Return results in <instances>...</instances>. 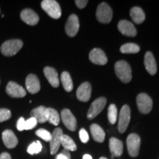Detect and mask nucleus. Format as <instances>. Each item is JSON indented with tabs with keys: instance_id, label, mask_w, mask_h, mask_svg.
<instances>
[{
	"instance_id": "obj_36",
	"label": "nucleus",
	"mask_w": 159,
	"mask_h": 159,
	"mask_svg": "<svg viewBox=\"0 0 159 159\" xmlns=\"http://www.w3.org/2000/svg\"><path fill=\"white\" fill-rule=\"evenodd\" d=\"M88 2L89 1H87V0H76L75 1V4H76V5L80 9L84 8L85 6L87 5Z\"/></svg>"
},
{
	"instance_id": "obj_34",
	"label": "nucleus",
	"mask_w": 159,
	"mask_h": 159,
	"mask_svg": "<svg viewBox=\"0 0 159 159\" xmlns=\"http://www.w3.org/2000/svg\"><path fill=\"white\" fill-rule=\"evenodd\" d=\"M79 136L80 139V141L83 143H87L89 140V136L87 131L85 130L84 128H82L80 130L79 132Z\"/></svg>"
},
{
	"instance_id": "obj_39",
	"label": "nucleus",
	"mask_w": 159,
	"mask_h": 159,
	"mask_svg": "<svg viewBox=\"0 0 159 159\" xmlns=\"http://www.w3.org/2000/svg\"><path fill=\"white\" fill-rule=\"evenodd\" d=\"M99 159H108V158H105V157H101Z\"/></svg>"
},
{
	"instance_id": "obj_10",
	"label": "nucleus",
	"mask_w": 159,
	"mask_h": 159,
	"mask_svg": "<svg viewBox=\"0 0 159 159\" xmlns=\"http://www.w3.org/2000/svg\"><path fill=\"white\" fill-rule=\"evenodd\" d=\"M62 122L66 128L71 131H75L77 129V119L69 109H63L61 114Z\"/></svg>"
},
{
	"instance_id": "obj_26",
	"label": "nucleus",
	"mask_w": 159,
	"mask_h": 159,
	"mask_svg": "<svg viewBox=\"0 0 159 159\" xmlns=\"http://www.w3.org/2000/svg\"><path fill=\"white\" fill-rule=\"evenodd\" d=\"M61 81L62 83L63 89H65V91H66L67 92H70V91H72L73 82L69 72L63 71L62 74H61Z\"/></svg>"
},
{
	"instance_id": "obj_37",
	"label": "nucleus",
	"mask_w": 159,
	"mask_h": 159,
	"mask_svg": "<svg viewBox=\"0 0 159 159\" xmlns=\"http://www.w3.org/2000/svg\"><path fill=\"white\" fill-rule=\"evenodd\" d=\"M0 159H11V156L7 152H2L0 155Z\"/></svg>"
},
{
	"instance_id": "obj_30",
	"label": "nucleus",
	"mask_w": 159,
	"mask_h": 159,
	"mask_svg": "<svg viewBox=\"0 0 159 159\" xmlns=\"http://www.w3.org/2000/svg\"><path fill=\"white\" fill-rule=\"evenodd\" d=\"M117 116H118V112H117V108L114 104L109 105L108 109V119L111 124L114 125L117 121Z\"/></svg>"
},
{
	"instance_id": "obj_14",
	"label": "nucleus",
	"mask_w": 159,
	"mask_h": 159,
	"mask_svg": "<svg viewBox=\"0 0 159 159\" xmlns=\"http://www.w3.org/2000/svg\"><path fill=\"white\" fill-rule=\"evenodd\" d=\"M77 98L81 102H86L90 99L91 95V85L89 82L83 83L77 90Z\"/></svg>"
},
{
	"instance_id": "obj_13",
	"label": "nucleus",
	"mask_w": 159,
	"mask_h": 159,
	"mask_svg": "<svg viewBox=\"0 0 159 159\" xmlns=\"http://www.w3.org/2000/svg\"><path fill=\"white\" fill-rule=\"evenodd\" d=\"M89 60L97 65H105L108 63V57L101 49L95 48L89 53Z\"/></svg>"
},
{
	"instance_id": "obj_22",
	"label": "nucleus",
	"mask_w": 159,
	"mask_h": 159,
	"mask_svg": "<svg viewBox=\"0 0 159 159\" xmlns=\"http://www.w3.org/2000/svg\"><path fill=\"white\" fill-rule=\"evenodd\" d=\"M37 123V120L33 117H30L27 120H25L24 117H20L17 122L16 128L19 131L31 130L36 126Z\"/></svg>"
},
{
	"instance_id": "obj_11",
	"label": "nucleus",
	"mask_w": 159,
	"mask_h": 159,
	"mask_svg": "<svg viewBox=\"0 0 159 159\" xmlns=\"http://www.w3.org/2000/svg\"><path fill=\"white\" fill-rule=\"evenodd\" d=\"M63 136V130L61 128H55L52 134V139L50 142V152L52 155H55L58 151L61 145V140Z\"/></svg>"
},
{
	"instance_id": "obj_35",
	"label": "nucleus",
	"mask_w": 159,
	"mask_h": 159,
	"mask_svg": "<svg viewBox=\"0 0 159 159\" xmlns=\"http://www.w3.org/2000/svg\"><path fill=\"white\" fill-rule=\"evenodd\" d=\"M55 159H71V155L69 151L63 150L61 153L56 156Z\"/></svg>"
},
{
	"instance_id": "obj_3",
	"label": "nucleus",
	"mask_w": 159,
	"mask_h": 159,
	"mask_svg": "<svg viewBox=\"0 0 159 159\" xmlns=\"http://www.w3.org/2000/svg\"><path fill=\"white\" fill-rule=\"evenodd\" d=\"M41 6L42 9L52 19H57L61 16V6L55 0H43Z\"/></svg>"
},
{
	"instance_id": "obj_2",
	"label": "nucleus",
	"mask_w": 159,
	"mask_h": 159,
	"mask_svg": "<svg viewBox=\"0 0 159 159\" xmlns=\"http://www.w3.org/2000/svg\"><path fill=\"white\" fill-rule=\"evenodd\" d=\"M23 42L19 39L6 41L1 46V52L5 56H13L22 48Z\"/></svg>"
},
{
	"instance_id": "obj_38",
	"label": "nucleus",
	"mask_w": 159,
	"mask_h": 159,
	"mask_svg": "<svg viewBox=\"0 0 159 159\" xmlns=\"http://www.w3.org/2000/svg\"><path fill=\"white\" fill-rule=\"evenodd\" d=\"M83 159H92V157H91L90 155L89 154H85L83 156Z\"/></svg>"
},
{
	"instance_id": "obj_20",
	"label": "nucleus",
	"mask_w": 159,
	"mask_h": 159,
	"mask_svg": "<svg viewBox=\"0 0 159 159\" xmlns=\"http://www.w3.org/2000/svg\"><path fill=\"white\" fill-rule=\"evenodd\" d=\"M145 68L151 75H155L157 72V64L154 55L151 52H147L144 55V61Z\"/></svg>"
},
{
	"instance_id": "obj_21",
	"label": "nucleus",
	"mask_w": 159,
	"mask_h": 159,
	"mask_svg": "<svg viewBox=\"0 0 159 159\" xmlns=\"http://www.w3.org/2000/svg\"><path fill=\"white\" fill-rule=\"evenodd\" d=\"M43 73H44L46 78L47 79V80L49 81L52 86L54 87V88H57L59 86L60 81L58 75L54 68L49 66L45 67L43 69Z\"/></svg>"
},
{
	"instance_id": "obj_6",
	"label": "nucleus",
	"mask_w": 159,
	"mask_h": 159,
	"mask_svg": "<svg viewBox=\"0 0 159 159\" xmlns=\"http://www.w3.org/2000/svg\"><path fill=\"white\" fill-rule=\"evenodd\" d=\"M141 139L139 135L131 134L127 138V147L130 156L135 158L139 156L140 150Z\"/></svg>"
},
{
	"instance_id": "obj_29",
	"label": "nucleus",
	"mask_w": 159,
	"mask_h": 159,
	"mask_svg": "<svg viewBox=\"0 0 159 159\" xmlns=\"http://www.w3.org/2000/svg\"><path fill=\"white\" fill-rule=\"evenodd\" d=\"M139 51H140L139 46L134 43H125L120 47V52L125 54H134V53H138Z\"/></svg>"
},
{
	"instance_id": "obj_5",
	"label": "nucleus",
	"mask_w": 159,
	"mask_h": 159,
	"mask_svg": "<svg viewBox=\"0 0 159 159\" xmlns=\"http://www.w3.org/2000/svg\"><path fill=\"white\" fill-rule=\"evenodd\" d=\"M136 104L139 111L143 114H148L152 109V100L145 93H141L136 97Z\"/></svg>"
},
{
	"instance_id": "obj_17",
	"label": "nucleus",
	"mask_w": 159,
	"mask_h": 159,
	"mask_svg": "<svg viewBox=\"0 0 159 159\" xmlns=\"http://www.w3.org/2000/svg\"><path fill=\"white\" fill-rule=\"evenodd\" d=\"M26 88L30 94H36L41 89L40 81L36 75L30 74L26 78Z\"/></svg>"
},
{
	"instance_id": "obj_24",
	"label": "nucleus",
	"mask_w": 159,
	"mask_h": 159,
	"mask_svg": "<svg viewBox=\"0 0 159 159\" xmlns=\"http://www.w3.org/2000/svg\"><path fill=\"white\" fill-rule=\"evenodd\" d=\"M31 117H33L39 123H44L47 121V108L44 106H39L35 108L30 112Z\"/></svg>"
},
{
	"instance_id": "obj_28",
	"label": "nucleus",
	"mask_w": 159,
	"mask_h": 159,
	"mask_svg": "<svg viewBox=\"0 0 159 159\" xmlns=\"http://www.w3.org/2000/svg\"><path fill=\"white\" fill-rule=\"evenodd\" d=\"M61 145L63 147L64 150L68 151L77 150V145L73 139L70 136L63 134L61 140Z\"/></svg>"
},
{
	"instance_id": "obj_25",
	"label": "nucleus",
	"mask_w": 159,
	"mask_h": 159,
	"mask_svg": "<svg viewBox=\"0 0 159 159\" xmlns=\"http://www.w3.org/2000/svg\"><path fill=\"white\" fill-rule=\"evenodd\" d=\"M130 16L135 23L140 25L145 20V14L143 10L139 7H134L130 9Z\"/></svg>"
},
{
	"instance_id": "obj_19",
	"label": "nucleus",
	"mask_w": 159,
	"mask_h": 159,
	"mask_svg": "<svg viewBox=\"0 0 159 159\" xmlns=\"http://www.w3.org/2000/svg\"><path fill=\"white\" fill-rule=\"evenodd\" d=\"M109 148H110L111 153L112 155V158L114 157H119L123 153V143L122 141L116 138L110 139L109 140Z\"/></svg>"
},
{
	"instance_id": "obj_23",
	"label": "nucleus",
	"mask_w": 159,
	"mask_h": 159,
	"mask_svg": "<svg viewBox=\"0 0 159 159\" xmlns=\"http://www.w3.org/2000/svg\"><path fill=\"white\" fill-rule=\"evenodd\" d=\"M90 130L91 136L95 142L102 143L104 142L105 133L100 126L97 124H92L90 126Z\"/></svg>"
},
{
	"instance_id": "obj_32",
	"label": "nucleus",
	"mask_w": 159,
	"mask_h": 159,
	"mask_svg": "<svg viewBox=\"0 0 159 159\" xmlns=\"http://www.w3.org/2000/svg\"><path fill=\"white\" fill-rule=\"evenodd\" d=\"M35 134L39 138L44 140L45 142H50L52 139V134L49 133L48 130H45V129H39L35 132Z\"/></svg>"
},
{
	"instance_id": "obj_12",
	"label": "nucleus",
	"mask_w": 159,
	"mask_h": 159,
	"mask_svg": "<svg viewBox=\"0 0 159 159\" xmlns=\"http://www.w3.org/2000/svg\"><path fill=\"white\" fill-rule=\"evenodd\" d=\"M6 92L9 96L14 97V98H21V97H25L27 94L25 89L23 87L13 81L7 83V87H6Z\"/></svg>"
},
{
	"instance_id": "obj_7",
	"label": "nucleus",
	"mask_w": 159,
	"mask_h": 159,
	"mask_svg": "<svg viewBox=\"0 0 159 159\" xmlns=\"http://www.w3.org/2000/svg\"><path fill=\"white\" fill-rule=\"evenodd\" d=\"M130 120V108L128 105H123L120 112L118 121V130L123 134L128 128Z\"/></svg>"
},
{
	"instance_id": "obj_8",
	"label": "nucleus",
	"mask_w": 159,
	"mask_h": 159,
	"mask_svg": "<svg viewBox=\"0 0 159 159\" xmlns=\"http://www.w3.org/2000/svg\"><path fill=\"white\" fill-rule=\"evenodd\" d=\"M107 103V99L105 97H99L92 102L89 109L87 117L89 119H93L102 112Z\"/></svg>"
},
{
	"instance_id": "obj_15",
	"label": "nucleus",
	"mask_w": 159,
	"mask_h": 159,
	"mask_svg": "<svg viewBox=\"0 0 159 159\" xmlns=\"http://www.w3.org/2000/svg\"><path fill=\"white\" fill-rule=\"evenodd\" d=\"M119 30L123 35L129 37H135L137 35V30L134 24L127 20H121L118 23Z\"/></svg>"
},
{
	"instance_id": "obj_27",
	"label": "nucleus",
	"mask_w": 159,
	"mask_h": 159,
	"mask_svg": "<svg viewBox=\"0 0 159 159\" xmlns=\"http://www.w3.org/2000/svg\"><path fill=\"white\" fill-rule=\"evenodd\" d=\"M47 121L52 125L57 126L60 122V116L58 112L54 108H47Z\"/></svg>"
},
{
	"instance_id": "obj_16",
	"label": "nucleus",
	"mask_w": 159,
	"mask_h": 159,
	"mask_svg": "<svg viewBox=\"0 0 159 159\" xmlns=\"http://www.w3.org/2000/svg\"><path fill=\"white\" fill-rule=\"evenodd\" d=\"M21 19L24 22L31 26L36 25L39 21V17L34 11L31 9H25L21 13Z\"/></svg>"
},
{
	"instance_id": "obj_9",
	"label": "nucleus",
	"mask_w": 159,
	"mask_h": 159,
	"mask_svg": "<svg viewBox=\"0 0 159 159\" xmlns=\"http://www.w3.org/2000/svg\"><path fill=\"white\" fill-rule=\"evenodd\" d=\"M80 28L79 19L77 15L71 14L67 19L65 26V30L69 37H74L78 33Z\"/></svg>"
},
{
	"instance_id": "obj_4",
	"label": "nucleus",
	"mask_w": 159,
	"mask_h": 159,
	"mask_svg": "<svg viewBox=\"0 0 159 159\" xmlns=\"http://www.w3.org/2000/svg\"><path fill=\"white\" fill-rule=\"evenodd\" d=\"M96 16L99 22L103 24L110 23L113 18L112 9L107 3L99 4L97 9Z\"/></svg>"
},
{
	"instance_id": "obj_31",
	"label": "nucleus",
	"mask_w": 159,
	"mask_h": 159,
	"mask_svg": "<svg viewBox=\"0 0 159 159\" xmlns=\"http://www.w3.org/2000/svg\"><path fill=\"white\" fill-rule=\"evenodd\" d=\"M41 150H42V144L39 141H36L30 144L27 148V152L30 155H35L39 153Z\"/></svg>"
},
{
	"instance_id": "obj_1",
	"label": "nucleus",
	"mask_w": 159,
	"mask_h": 159,
	"mask_svg": "<svg viewBox=\"0 0 159 159\" xmlns=\"http://www.w3.org/2000/svg\"><path fill=\"white\" fill-rule=\"evenodd\" d=\"M115 72L118 78L125 83L130 82L132 79V70L130 66L125 61H119L115 63Z\"/></svg>"
},
{
	"instance_id": "obj_33",
	"label": "nucleus",
	"mask_w": 159,
	"mask_h": 159,
	"mask_svg": "<svg viewBox=\"0 0 159 159\" xmlns=\"http://www.w3.org/2000/svg\"><path fill=\"white\" fill-rule=\"evenodd\" d=\"M12 116L11 111L6 108H0V122L8 120Z\"/></svg>"
},
{
	"instance_id": "obj_18",
	"label": "nucleus",
	"mask_w": 159,
	"mask_h": 159,
	"mask_svg": "<svg viewBox=\"0 0 159 159\" xmlns=\"http://www.w3.org/2000/svg\"><path fill=\"white\" fill-rule=\"evenodd\" d=\"M2 141L6 148L9 149L16 148L19 143L17 137L11 130H5L2 133Z\"/></svg>"
}]
</instances>
